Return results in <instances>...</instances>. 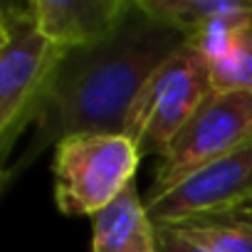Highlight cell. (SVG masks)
<instances>
[{"label":"cell","instance_id":"5","mask_svg":"<svg viewBox=\"0 0 252 252\" xmlns=\"http://www.w3.org/2000/svg\"><path fill=\"white\" fill-rule=\"evenodd\" d=\"M252 139V92H213L158 158L144 203H154L181 181Z\"/></svg>","mask_w":252,"mask_h":252},{"label":"cell","instance_id":"7","mask_svg":"<svg viewBox=\"0 0 252 252\" xmlns=\"http://www.w3.org/2000/svg\"><path fill=\"white\" fill-rule=\"evenodd\" d=\"M30 10L55 47L74 52L114 35L134 10V0H30Z\"/></svg>","mask_w":252,"mask_h":252},{"label":"cell","instance_id":"10","mask_svg":"<svg viewBox=\"0 0 252 252\" xmlns=\"http://www.w3.org/2000/svg\"><path fill=\"white\" fill-rule=\"evenodd\" d=\"M208 67L215 92H252V18L240 25L230 50Z\"/></svg>","mask_w":252,"mask_h":252},{"label":"cell","instance_id":"11","mask_svg":"<svg viewBox=\"0 0 252 252\" xmlns=\"http://www.w3.org/2000/svg\"><path fill=\"white\" fill-rule=\"evenodd\" d=\"M156 225V222H154ZM156 252H205L171 225H156Z\"/></svg>","mask_w":252,"mask_h":252},{"label":"cell","instance_id":"3","mask_svg":"<svg viewBox=\"0 0 252 252\" xmlns=\"http://www.w3.org/2000/svg\"><path fill=\"white\" fill-rule=\"evenodd\" d=\"M139 146L119 134H74L55 146L52 198L67 218H94L136 183Z\"/></svg>","mask_w":252,"mask_h":252},{"label":"cell","instance_id":"6","mask_svg":"<svg viewBox=\"0 0 252 252\" xmlns=\"http://www.w3.org/2000/svg\"><path fill=\"white\" fill-rule=\"evenodd\" d=\"M247 203H252V139L146 203V210L156 225H181L225 218Z\"/></svg>","mask_w":252,"mask_h":252},{"label":"cell","instance_id":"9","mask_svg":"<svg viewBox=\"0 0 252 252\" xmlns=\"http://www.w3.org/2000/svg\"><path fill=\"white\" fill-rule=\"evenodd\" d=\"M171 227H176L181 235H186L205 252H252V225L240 220L213 218L181 222Z\"/></svg>","mask_w":252,"mask_h":252},{"label":"cell","instance_id":"12","mask_svg":"<svg viewBox=\"0 0 252 252\" xmlns=\"http://www.w3.org/2000/svg\"><path fill=\"white\" fill-rule=\"evenodd\" d=\"M225 218H230V220H240V222L252 225V203L242 205L240 210H235V213H230V215H225Z\"/></svg>","mask_w":252,"mask_h":252},{"label":"cell","instance_id":"2","mask_svg":"<svg viewBox=\"0 0 252 252\" xmlns=\"http://www.w3.org/2000/svg\"><path fill=\"white\" fill-rule=\"evenodd\" d=\"M35 23L30 3L0 10V158L13 163V149L40 111L42 96L64 60Z\"/></svg>","mask_w":252,"mask_h":252},{"label":"cell","instance_id":"4","mask_svg":"<svg viewBox=\"0 0 252 252\" xmlns=\"http://www.w3.org/2000/svg\"><path fill=\"white\" fill-rule=\"evenodd\" d=\"M213 92L205 57L186 42L141 87L126 114L124 134L139 146L141 156L161 158L173 136Z\"/></svg>","mask_w":252,"mask_h":252},{"label":"cell","instance_id":"8","mask_svg":"<svg viewBox=\"0 0 252 252\" xmlns=\"http://www.w3.org/2000/svg\"><path fill=\"white\" fill-rule=\"evenodd\" d=\"M92 252H156V225L136 183L92 218Z\"/></svg>","mask_w":252,"mask_h":252},{"label":"cell","instance_id":"1","mask_svg":"<svg viewBox=\"0 0 252 252\" xmlns=\"http://www.w3.org/2000/svg\"><path fill=\"white\" fill-rule=\"evenodd\" d=\"M183 45L178 30L151 18L134 0V10L114 35L94 47L67 52L42 96L28 146L3 171V190L67 136L124 131L141 87Z\"/></svg>","mask_w":252,"mask_h":252}]
</instances>
